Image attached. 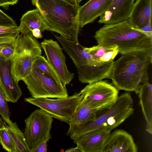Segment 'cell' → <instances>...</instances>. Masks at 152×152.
Returning a JSON list of instances; mask_svg holds the SVG:
<instances>
[{
    "mask_svg": "<svg viewBox=\"0 0 152 152\" xmlns=\"http://www.w3.org/2000/svg\"><path fill=\"white\" fill-rule=\"evenodd\" d=\"M54 37L75 64L79 80L81 83L89 84L104 79H110L113 62L98 63L78 40H72L56 35Z\"/></svg>",
    "mask_w": 152,
    "mask_h": 152,
    "instance_id": "4",
    "label": "cell"
},
{
    "mask_svg": "<svg viewBox=\"0 0 152 152\" xmlns=\"http://www.w3.org/2000/svg\"><path fill=\"white\" fill-rule=\"evenodd\" d=\"M5 124H6L5 122L2 118H0V127L3 125Z\"/></svg>",
    "mask_w": 152,
    "mask_h": 152,
    "instance_id": "36",
    "label": "cell"
},
{
    "mask_svg": "<svg viewBox=\"0 0 152 152\" xmlns=\"http://www.w3.org/2000/svg\"><path fill=\"white\" fill-rule=\"evenodd\" d=\"M8 126L3 125L0 127V144L5 151L18 152L16 146L8 131Z\"/></svg>",
    "mask_w": 152,
    "mask_h": 152,
    "instance_id": "24",
    "label": "cell"
},
{
    "mask_svg": "<svg viewBox=\"0 0 152 152\" xmlns=\"http://www.w3.org/2000/svg\"><path fill=\"white\" fill-rule=\"evenodd\" d=\"M0 88L7 102H16L22 92L12 71L11 60L0 55Z\"/></svg>",
    "mask_w": 152,
    "mask_h": 152,
    "instance_id": "12",
    "label": "cell"
},
{
    "mask_svg": "<svg viewBox=\"0 0 152 152\" xmlns=\"http://www.w3.org/2000/svg\"><path fill=\"white\" fill-rule=\"evenodd\" d=\"M17 26L15 21L0 9V26L11 27Z\"/></svg>",
    "mask_w": 152,
    "mask_h": 152,
    "instance_id": "27",
    "label": "cell"
},
{
    "mask_svg": "<svg viewBox=\"0 0 152 152\" xmlns=\"http://www.w3.org/2000/svg\"><path fill=\"white\" fill-rule=\"evenodd\" d=\"M133 103L129 93H123L110 108L104 110L94 120L81 127L68 130L67 134L71 137L97 129L111 131L133 114Z\"/></svg>",
    "mask_w": 152,
    "mask_h": 152,
    "instance_id": "5",
    "label": "cell"
},
{
    "mask_svg": "<svg viewBox=\"0 0 152 152\" xmlns=\"http://www.w3.org/2000/svg\"><path fill=\"white\" fill-rule=\"evenodd\" d=\"M139 104L146 122V131L152 134V85L147 82L140 86Z\"/></svg>",
    "mask_w": 152,
    "mask_h": 152,
    "instance_id": "18",
    "label": "cell"
},
{
    "mask_svg": "<svg viewBox=\"0 0 152 152\" xmlns=\"http://www.w3.org/2000/svg\"><path fill=\"white\" fill-rule=\"evenodd\" d=\"M8 132L14 141L18 152H30V148L27 143L23 133L16 122L8 126Z\"/></svg>",
    "mask_w": 152,
    "mask_h": 152,
    "instance_id": "22",
    "label": "cell"
},
{
    "mask_svg": "<svg viewBox=\"0 0 152 152\" xmlns=\"http://www.w3.org/2000/svg\"><path fill=\"white\" fill-rule=\"evenodd\" d=\"M31 1L43 15L47 26V31L58 33L69 40H78L80 5H73L65 0Z\"/></svg>",
    "mask_w": 152,
    "mask_h": 152,
    "instance_id": "2",
    "label": "cell"
},
{
    "mask_svg": "<svg viewBox=\"0 0 152 152\" xmlns=\"http://www.w3.org/2000/svg\"><path fill=\"white\" fill-rule=\"evenodd\" d=\"M20 33L18 26H0V44L13 43Z\"/></svg>",
    "mask_w": 152,
    "mask_h": 152,
    "instance_id": "25",
    "label": "cell"
},
{
    "mask_svg": "<svg viewBox=\"0 0 152 152\" xmlns=\"http://www.w3.org/2000/svg\"><path fill=\"white\" fill-rule=\"evenodd\" d=\"M12 44L9 43H2L0 44V54L1 51L3 49L11 45Z\"/></svg>",
    "mask_w": 152,
    "mask_h": 152,
    "instance_id": "35",
    "label": "cell"
},
{
    "mask_svg": "<svg viewBox=\"0 0 152 152\" xmlns=\"http://www.w3.org/2000/svg\"><path fill=\"white\" fill-rule=\"evenodd\" d=\"M152 0H137L127 20L134 28L139 29L152 23Z\"/></svg>",
    "mask_w": 152,
    "mask_h": 152,
    "instance_id": "17",
    "label": "cell"
},
{
    "mask_svg": "<svg viewBox=\"0 0 152 152\" xmlns=\"http://www.w3.org/2000/svg\"><path fill=\"white\" fill-rule=\"evenodd\" d=\"M48 139L41 142L35 146L30 148V152H46L47 151V142Z\"/></svg>",
    "mask_w": 152,
    "mask_h": 152,
    "instance_id": "29",
    "label": "cell"
},
{
    "mask_svg": "<svg viewBox=\"0 0 152 152\" xmlns=\"http://www.w3.org/2000/svg\"><path fill=\"white\" fill-rule=\"evenodd\" d=\"M40 45L48 61L59 76L64 86L69 84L74 75L68 70L65 57L57 42L51 39H45Z\"/></svg>",
    "mask_w": 152,
    "mask_h": 152,
    "instance_id": "11",
    "label": "cell"
},
{
    "mask_svg": "<svg viewBox=\"0 0 152 152\" xmlns=\"http://www.w3.org/2000/svg\"><path fill=\"white\" fill-rule=\"evenodd\" d=\"M0 115L1 118L8 126L14 123L10 120V112L7 101L0 88Z\"/></svg>",
    "mask_w": 152,
    "mask_h": 152,
    "instance_id": "26",
    "label": "cell"
},
{
    "mask_svg": "<svg viewBox=\"0 0 152 152\" xmlns=\"http://www.w3.org/2000/svg\"><path fill=\"white\" fill-rule=\"evenodd\" d=\"M152 56L141 52L122 55L114 61L110 79L119 91H134L138 94L140 86L148 82V70Z\"/></svg>",
    "mask_w": 152,
    "mask_h": 152,
    "instance_id": "3",
    "label": "cell"
},
{
    "mask_svg": "<svg viewBox=\"0 0 152 152\" xmlns=\"http://www.w3.org/2000/svg\"><path fill=\"white\" fill-rule=\"evenodd\" d=\"M18 1V0H0V6L7 10L10 5H13L16 4Z\"/></svg>",
    "mask_w": 152,
    "mask_h": 152,
    "instance_id": "30",
    "label": "cell"
},
{
    "mask_svg": "<svg viewBox=\"0 0 152 152\" xmlns=\"http://www.w3.org/2000/svg\"><path fill=\"white\" fill-rule=\"evenodd\" d=\"M33 35L36 38H41L42 36L41 30L39 28L34 29L31 31Z\"/></svg>",
    "mask_w": 152,
    "mask_h": 152,
    "instance_id": "32",
    "label": "cell"
},
{
    "mask_svg": "<svg viewBox=\"0 0 152 152\" xmlns=\"http://www.w3.org/2000/svg\"><path fill=\"white\" fill-rule=\"evenodd\" d=\"M14 52V47L13 44L3 49L0 55L6 60H11Z\"/></svg>",
    "mask_w": 152,
    "mask_h": 152,
    "instance_id": "28",
    "label": "cell"
},
{
    "mask_svg": "<svg viewBox=\"0 0 152 152\" xmlns=\"http://www.w3.org/2000/svg\"><path fill=\"white\" fill-rule=\"evenodd\" d=\"M138 148L132 136L123 129H116L106 140L102 152H137Z\"/></svg>",
    "mask_w": 152,
    "mask_h": 152,
    "instance_id": "14",
    "label": "cell"
},
{
    "mask_svg": "<svg viewBox=\"0 0 152 152\" xmlns=\"http://www.w3.org/2000/svg\"><path fill=\"white\" fill-rule=\"evenodd\" d=\"M22 80L33 97L56 98L68 96L66 86L37 68L32 67Z\"/></svg>",
    "mask_w": 152,
    "mask_h": 152,
    "instance_id": "8",
    "label": "cell"
},
{
    "mask_svg": "<svg viewBox=\"0 0 152 152\" xmlns=\"http://www.w3.org/2000/svg\"><path fill=\"white\" fill-rule=\"evenodd\" d=\"M80 92L66 97L56 98H24L26 102L42 110L50 115L68 124L71 121L82 99Z\"/></svg>",
    "mask_w": 152,
    "mask_h": 152,
    "instance_id": "7",
    "label": "cell"
},
{
    "mask_svg": "<svg viewBox=\"0 0 152 152\" xmlns=\"http://www.w3.org/2000/svg\"><path fill=\"white\" fill-rule=\"evenodd\" d=\"M66 152H81L76 146V147H72L68 149L65 151Z\"/></svg>",
    "mask_w": 152,
    "mask_h": 152,
    "instance_id": "34",
    "label": "cell"
},
{
    "mask_svg": "<svg viewBox=\"0 0 152 152\" xmlns=\"http://www.w3.org/2000/svg\"><path fill=\"white\" fill-rule=\"evenodd\" d=\"M97 112L83 99L72 120L68 124L69 130L79 128L94 120Z\"/></svg>",
    "mask_w": 152,
    "mask_h": 152,
    "instance_id": "20",
    "label": "cell"
},
{
    "mask_svg": "<svg viewBox=\"0 0 152 152\" xmlns=\"http://www.w3.org/2000/svg\"><path fill=\"white\" fill-rule=\"evenodd\" d=\"M134 0H112L108 9L100 16L99 23L111 24L127 20Z\"/></svg>",
    "mask_w": 152,
    "mask_h": 152,
    "instance_id": "15",
    "label": "cell"
},
{
    "mask_svg": "<svg viewBox=\"0 0 152 152\" xmlns=\"http://www.w3.org/2000/svg\"><path fill=\"white\" fill-rule=\"evenodd\" d=\"M12 44L14 52L11 58L12 71L18 83L30 72L35 58L41 55L42 48L31 31L19 34Z\"/></svg>",
    "mask_w": 152,
    "mask_h": 152,
    "instance_id": "6",
    "label": "cell"
},
{
    "mask_svg": "<svg viewBox=\"0 0 152 152\" xmlns=\"http://www.w3.org/2000/svg\"><path fill=\"white\" fill-rule=\"evenodd\" d=\"M18 28L22 34L39 28L41 32L47 30V26L40 11L37 8L29 10L22 16Z\"/></svg>",
    "mask_w": 152,
    "mask_h": 152,
    "instance_id": "19",
    "label": "cell"
},
{
    "mask_svg": "<svg viewBox=\"0 0 152 152\" xmlns=\"http://www.w3.org/2000/svg\"><path fill=\"white\" fill-rule=\"evenodd\" d=\"M69 3L74 5L79 6L80 3L82 0H65Z\"/></svg>",
    "mask_w": 152,
    "mask_h": 152,
    "instance_id": "33",
    "label": "cell"
},
{
    "mask_svg": "<svg viewBox=\"0 0 152 152\" xmlns=\"http://www.w3.org/2000/svg\"><path fill=\"white\" fill-rule=\"evenodd\" d=\"M94 37L98 45L116 46L121 55L141 52L152 56V38L132 27L127 20L104 24Z\"/></svg>",
    "mask_w": 152,
    "mask_h": 152,
    "instance_id": "1",
    "label": "cell"
},
{
    "mask_svg": "<svg viewBox=\"0 0 152 152\" xmlns=\"http://www.w3.org/2000/svg\"><path fill=\"white\" fill-rule=\"evenodd\" d=\"M53 121L50 115L40 108L34 110L25 120L23 133L30 148L51 138L50 131Z\"/></svg>",
    "mask_w": 152,
    "mask_h": 152,
    "instance_id": "10",
    "label": "cell"
},
{
    "mask_svg": "<svg viewBox=\"0 0 152 152\" xmlns=\"http://www.w3.org/2000/svg\"><path fill=\"white\" fill-rule=\"evenodd\" d=\"M111 131L104 129H97L70 137L81 152H102Z\"/></svg>",
    "mask_w": 152,
    "mask_h": 152,
    "instance_id": "13",
    "label": "cell"
},
{
    "mask_svg": "<svg viewBox=\"0 0 152 152\" xmlns=\"http://www.w3.org/2000/svg\"><path fill=\"white\" fill-rule=\"evenodd\" d=\"M84 100L99 112L110 108L118 97V91L104 80L89 83L80 92Z\"/></svg>",
    "mask_w": 152,
    "mask_h": 152,
    "instance_id": "9",
    "label": "cell"
},
{
    "mask_svg": "<svg viewBox=\"0 0 152 152\" xmlns=\"http://www.w3.org/2000/svg\"><path fill=\"white\" fill-rule=\"evenodd\" d=\"M112 0H89L80 6L78 20L80 28L92 23L109 7Z\"/></svg>",
    "mask_w": 152,
    "mask_h": 152,
    "instance_id": "16",
    "label": "cell"
},
{
    "mask_svg": "<svg viewBox=\"0 0 152 152\" xmlns=\"http://www.w3.org/2000/svg\"><path fill=\"white\" fill-rule=\"evenodd\" d=\"M152 23H150L141 29H138L152 38Z\"/></svg>",
    "mask_w": 152,
    "mask_h": 152,
    "instance_id": "31",
    "label": "cell"
},
{
    "mask_svg": "<svg viewBox=\"0 0 152 152\" xmlns=\"http://www.w3.org/2000/svg\"><path fill=\"white\" fill-rule=\"evenodd\" d=\"M32 67L38 69L58 82L62 84L59 76L48 60L41 55L38 56L35 58Z\"/></svg>",
    "mask_w": 152,
    "mask_h": 152,
    "instance_id": "23",
    "label": "cell"
},
{
    "mask_svg": "<svg viewBox=\"0 0 152 152\" xmlns=\"http://www.w3.org/2000/svg\"><path fill=\"white\" fill-rule=\"evenodd\" d=\"M85 49L91 55L93 59L99 63H106L113 61L119 53L115 45L104 46L98 45Z\"/></svg>",
    "mask_w": 152,
    "mask_h": 152,
    "instance_id": "21",
    "label": "cell"
}]
</instances>
